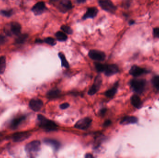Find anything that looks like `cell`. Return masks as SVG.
Listing matches in <instances>:
<instances>
[{
    "label": "cell",
    "instance_id": "1",
    "mask_svg": "<svg viewBox=\"0 0 159 158\" xmlns=\"http://www.w3.org/2000/svg\"><path fill=\"white\" fill-rule=\"evenodd\" d=\"M37 118L39 125L43 129L47 131H53L57 130V126L54 121L50 120L42 115H38Z\"/></svg>",
    "mask_w": 159,
    "mask_h": 158
},
{
    "label": "cell",
    "instance_id": "2",
    "mask_svg": "<svg viewBox=\"0 0 159 158\" xmlns=\"http://www.w3.org/2000/svg\"><path fill=\"white\" fill-rule=\"evenodd\" d=\"M130 85L131 88L135 92L141 94L145 90L146 83L144 79H134L130 81Z\"/></svg>",
    "mask_w": 159,
    "mask_h": 158
},
{
    "label": "cell",
    "instance_id": "3",
    "mask_svg": "<svg viewBox=\"0 0 159 158\" xmlns=\"http://www.w3.org/2000/svg\"><path fill=\"white\" fill-rule=\"evenodd\" d=\"M41 149V142L39 140H34L27 144L25 147V151L27 154L30 156L37 154Z\"/></svg>",
    "mask_w": 159,
    "mask_h": 158
},
{
    "label": "cell",
    "instance_id": "4",
    "mask_svg": "<svg viewBox=\"0 0 159 158\" xmlns=\"http://www.w3.org/2000/svg\"><path fill=\"white\" fill-rule=\"evenodd\" d=\"M99 4L102 9L110 13H115L116 7L111 0H99Z\"/></svg>",
    "mask_w": 159,
    "mask_h": 158
},
{
    "label": "cell",
    "instance_id": "5",
    "mask_svg": "<svg viewBox=\"0 0 159 158\" xmlns=\"http://www.w3.org/2000/svg\"><path fill=\"white\" fill-rule=\"evenodd\" d=\"M102 82V77L100 75H98L94 79V82L93 85L88 90V95L93 96L101 88Z\"/></svg>",
    "mask_w": 159,
    "mask_h": 158
},
{
    "label": "cell",
    "instance_id": "6",
    "mask_svg": "<svg viewBox=\"0 0 159 158\" xmlns=\"http://www.w3.org/2000/svg\"><path fill=\"white\" fill-rule=\"evenodd\" d=\"M92 122V121L90 118H84L78 121L75 124V127L77 129L85 130L90 127L91 125Z\"/></svg>",
    "mask_w": 159,
    "mask_h": 158
},
{
    "label": "cell",
    "instance_id": "7",
    "mask_svg": "<svg viewBox=\"0 0 159 158\" xmlns=\"http://www.w3.org/2000/svg\"><path fill=\"white\" fill-rule=\"evenodd\" d=\"M88 56L92 60L98 61H102L106 58L104 52L96 50H92L89 51Z\"/></svg>",
    "mask_w": 159,
    "mask_h": 158
},
{
    "label": "cell",
    "instance_id": "8",
    "mask_svg": "<svg viewBox=\"0 0 159 158\" xmlns=\"http://www.w3.org/2000/svg\"><path fill=\"white\" fill-rule=\"evenodd\" d=\"M119 68L117 65L114 64L105 65L103 72L107 76H111L118 72Z\"/></svg>",
    "mask_w": 159,
    "mask_h": 158
},
{
    "label": "cell",
    "instance_id": "9",
    "mask_svg": "<svg viewBox=\"0 0 159 158\" xmlns=\"http://www.w3.org/2000/svg\"><path fill=\"white\" fill-rule=\"evenodd\" d=\"M44 105V103L39 99H33L29 102V107L34 111H39L41 110Z\"/></svg>",
    "mask_w": 159,
    "mask_h": 158
},
{
    "label": "cell",
    "instance_id": "10",
    "mask_svg": "<svg viewBox=\"0 0 159 158\" xmlns=\"http://www.w3.org/2000/svg\"><path fill=\"white\" fill-rule=\"evenodd\" d=\"M30 135V134L27 132H19L13 134L12 136V139L14 142H22L23 140H25L26 139L29 138Z\"/></svg>",
    "mask_w": 159,
    "mask_h": 158
},
{
    "label": "cell",
    "instance_id": "11",
    "mask_svg": "<svg viewBox=\"0 0 159 158\" xmlns=\"http://www.w3.org/2000/svg\"><path fill=\"white\" fill-rule=\"evenodd\" d=\"M148 71L145 69L142 68L138 66H134L131 67L129 71V74L134 77H139L144 74L147 73Z\"/></svg>",
    "mask_w": 159,
    "mask_h": 158
},
{
    "label": "cell",
    "instance_id": "12",
    "mask_svg": "<svg viewBox=\"0 0 159 158\" xmlns=\"http://www.w3.org/2000/svg\"><path fill=\"white\" fill-rule=\"evenodd\" d=\"M46 10V6L45 3L43 1H40L37 3L34 6L32 9V11L36 15L42 14Z\"/></svg>",
    "mask_w": 159,
    "mask_h": 158
},
{
    "label": "cell",
    "instance_id": "13",
    "mask_svg": "<svg viewBox=\"0 0 159 158\" xmlns=\"http://www.w3.org/2000/svg\"><path fill=\"white\" fill-rule=\"evenodd\" d=\"M72 4L69 0H61L59 4L58 9L61 12H67L72 9Z\"/></svg>",
    "mask_w": 159,
    "mask_h": 158
},
{
    "label": "cell",
    "instance_id": "14",
    "mask_svg": "<svg viewBox=\"0 0 159 158\" xmlns=\"http://www.w3.org/2000/svg\"><path fill=\"white\" fill-rule=\"evenodd\" d=\"M138 121V118L133 116H126L124 117L121 120L120 123L123 125L129 124H134Z\"/></svg>",
    "mask_w": 159,
    "mask_h": 158
},
{
    "label": "cell",
    "instance_id": "15",
    "mask_svg": "<svg viewBox=\"0 0 159 158\" xmlns=\"http://www.w3.org/2000/svg\"><path fill=\"white\" fill-rule=\"evenodd\" d=\"M98 9L96 8H89L88 9L85 14L83 17V20L88 19V18H93L96 16L98 13Z\"/></svg>",
    "mask_w": 159,
    "mask_h": 158
},
{
    "label": "cell",
    "instance_id": "16",
    "mask_svg": "<svg viewBox=\"0 0 159 158\" xmlns=\"http://www.w3.org/2000/svg\"><path fill=\"white\" fill-rule=\"evenodd\" d=\"M131 102L133 106L137 109H140L143 106V102L138 95H134L131 96Z\"/></svg>",
    "mask_w": 159,
    "mask_h": 158
},
{
    "label": "cell",
    "instance_id": "17",
    "mask_svg": "<svg viewBox=\"0 0 159 158\" xmlns=\"http://www.w3.org/2000/svg\"><path fill=\"white\" fill-rule=\"evenodd\" d=\"M45 144L51 146L53 148V149L57 150L60 148L61 144L60 142L55 140L51 139H46L44 140Z\"/></svg>",
    "mask_w": 159,
    "mask_h": 158
},
{
    "label": "cell",
    "instance_id": "18",
    "mask_svg": "<svg viewBox=\"0 0 159 158\" xmlns=\"http://www.w3.org/2000/svg\"><path fill=\"white\" fill-rule=\"evenodd\" d=\"M11 31L15 35H19L21 31V26L20 24L17 22H12L11 24Z\"/></svg>",
    "mask_w": 159,
    "mask_h": 158
},
{
    "label": "cell",
    "instance_id": "19",
    "mask_svg": "<svg viewBox=\"0 0 159 158\" xmlns=\"http://www.w3.org/2000/svg\"><path fill=\"white\" fill-rule=\"evenodd\" d=\"M118 82L116 83L112 88L110 89V90H108L106 91L105 93V95L106 96H107V97H108V98H113L115 95L116 92H117V89H118Z\"/></svg>",
    "mask_w": 159,
    "mask_h": 158
},
{
    "label": "cell",
    "instance_id": "20",
    "mask_svg": "<svg viewBox=\"0 0 159 158\" xmlns=\"http://www.w3.org/2000/svg\"><path fill=\"white\" fill-rule=\"evenodd\" d=\"M25 119V116H21L20 117L14 119L10 124L11 128L13 129H16Z\"/></svg>",
    "mask_w": 159,
    "mask_h": 158
},
{
    "label": "cell",
    "instance_id": "21",
    "mask_svg": "<svg viewBox=\"0 0 159 158\" xmlns=\"http://www.w3.org/2000/svg\"><path fill=\"white\" fill-rule=\"evenodd\" d=\"M61 91L57 89H53L48 91L47 94V96L49 99L56 98L60 95Z\"/></svg>",
    "mask_w": 159,
    "mask_h": 158
},
{
    "label": "cell",
    "instance_id": "22",
    "mask_svg": "<svg viewBox=\"0 0 159 158\" xmlns=\"http://www.w3.org/2000/svg\"><path fill=\"white\" fill-rule=\"evenodd\" d=\"M6 67V61L4 56L0 57V74L4 73Z\"/></svg>",
    "mask_w": 159,
    "mask_h": 158
},
{
    "label": "cell",
    "instance_id": "23",
    "mask_svg": "<svg viewBox=\"0 0 159 158\" xmlns=\"http://www.w3.org/2000/svg\"><path fill=\"white\" fill-rule=\"evenodd\" d=\"M59 57L60 58V60H61V66L63 67H65L66 68H69V63L68 61L67 60L66 58L63 53L60 52L58 54Z\"/></svg>",
    "mask_w": 159,
    "mask_h": 158
},
{
    "label": "cell",
    "instance_id": "24",
    "mask_svg": "<svg viewBox=\"0 0 159 158\" xmlns=\"http://www.w3.org/2000/svg\"><path fill=\"white\" fill-rule=\"evenodd\" d=\"M55 36L58 41H65L68 39L66 34L61 31L57 32L55 34Z\"/></svg>",
    "mask_w": 159,
    "mask_h": 158
},
{
    "label": "cell",
    "instance_id": "25",
    "mask_svg": "<svg viewBox=\"0 0 159 158\" xmlns=\"http://www.w3.org/2000/svg\"><path fill=\"white\" fill-rule=\"evenodd\" d=\"M152 83L156 90L159 91V76L154 77L152 79Z\"/></svg>",
    "mask_w": 159,
    "mask_h": 158
},
{
    "label": "cell",
    "instance_id": "26",
    "mask_svg": "<svg viewBox=\"0 0 159 158\" xmlns=\"http://www.w3.org/2000/svg\"><path fill=\"white\" fill-rule=\"evenodd\" d=\"M18 38L16 39V42L17 44H22L25 41L26 39H27L28 37V35L27 34H22L19 35Z\"/></svg>",
    "mask_w": 159,
    "mask_h": 158
},
{
    "label": "cell",
    "instance_id": "27",
    "mask_svg": "<svg viewBox=\"0 0 159 158\" xmlns=\"http://www.w3.org/2000/svg\"><path fill=\"white\" fill-rule=\"evenodd\" d=\"M61 29L63 31L64 33L67 34H71L73 33L72 29L70 27L68 26L63 25L61 27Z\"/></svg>",
    "mask_w": 159,
    "mask_h": 158
},
{
    "label": "cell",
    "instance_id": "28",
    "mask_svg": "<svg viewBox=\"0 0 159 158\" xmlns=\"http://www.w3.org/2000/svg\"><path fill=\"white\" fill-rule=\"evenodd\" d=\"M0 13L1 15L4 16L9 17L13 14V10H11V9L8 10H2L1 11Z\"/></svg>",
    "mask_w": 159,
    "mask_h": 158
},
{
    "label": "cell",
    "instance_id": "29",
    "mask_svg": "<svg viewBox=\"0 0 159 158\" xmlns=\"http://www.w3.org/2000/svg\"><path fill=\"white\" fill-rule=\"evenodd\" d=\"M44 42L52 46H55L56 44V41L55 39L51 37H48L45 39Z\"/></svg>",
    "mask_w": 159,
    "mask_h": 158
},
{
    "label": "cell",
    "instance_id": "30",
    "mask_svg": "<svg viewBox=\"0 0 159 158\" xmlns=\"http://www.w3.org/2000/svg\"><path fill=\"white\" fill-rule=\"evenodd\" d=\"M94 65H95L96 69L98 72H103L104 68V64H102L100 63H96L94 64Z\"/></svg>",
    "mask_w": 159,
    "mask_h": 158
},
{
    "label": "cell",
    "instance_id": "31",
    "mask_svg": "<svg viewBox=\"0 0 159 158\" xmlns=\"http://www.w3.org/2000/svg\"><path fill=\"white\" fill-rule=\"evenodd\" d=\"M153 34L154 37L159 38V28H157L154 29Z\"/></svg>",
    "mask_w": 159,
    "mask_h": 158
},
{
    "label": "cell",
    "instance_id": "32",
    "mask_svg": "<svg viewBox=\"0 0 159 158\" xmlns=\"http://www.w3.org/2000/svg\"><path fill=\"white\" fill-rule=\"evenodd\" d=\"M60 108L62 109H66L69 107V104L67 102H65V103H63V104H61L60 105Z\"/></svg>",
    "mask_w": 159,
    "mask_h": 158
},
{
    "label": "cell",
    "instance_id": "33",
    "mask_svg": "<svg viewBox=\"0 0 159 158\" xmlns=\"http://www.w3.org/2000/svg\"><path fill=\"white\" fill-rule=\"evenodd\" d=\"M6 41V38L3 35H0V45L3 44L5 43Z\"/></svg>",
    "mask_w": 159,
    "mask_h": 158
},
{
    "label": "cell",
    "instance_id": "34",
    "mask_svg": "<svg viewBox=\"0 0 159 158\" xmlns=\"http://www.w3.org/2000/svg\"><path fill=\"white\" fill-rule=\"evenodd\" d=\"M111 124V121L110 120H106V121H105V123H104V124L103 125L105 127H108V126H110V124Z\"/></svg>",
    "mask_w": 159,
    "mask_h": 158
},
{
    "label": "cell",
    "instance_id": "35",
    "mask_svg": "<svg viewBox=\"0 0 159 158\" xmlns=\"http://www.w3.org/2000/svg\"><path fill=\"white\" fill-rule=\"evenodd\" d=\"M106 109H101V111H100V114H101V115H104L106 113Z\"/></svg>",
    "mask_w": 159,
    "mask_h": 158
},
{
    "label": "cell",
    "instance_id": "36",
    "mask_svg": "<svg viewBox=\"0 0 159 158\" xmlns=\"http://www.w3.org/2000/svg\"><path fill=\"white\" fill-rule=\"evenodd\" d=\"M93 157H94V156L91 154H89V153L86 154L85 156V158H93Z\"/></svg>",
    "mask_w": 159,
    "mask_h": 158
},
{
    "label": "cell",
    "instance_id": "37",
    "mask_svg": "<svg viewBox=\"0 0 159 158\" xmlns=\"http://www.w3.org/2000/svg\"><path fill=\"white\" fill-rule=\"evenodd\" d=\"M77 1L79 3H85L86 0H77Z\"/></svg>",
    "mask_w": 159,
    "mask_h": 158
},
{
    "label": "cell",
    "instance_id": "38",
    "mask_svg": "<svg viewBox=\"0 0 159 158\" xmlns=\"http://www.w3.org/2000/svg\"><path fill=\"white\" fill-rule=\"evenodd\" d=\"M36 42H37V43H42L43 42V41L42 40H41V39H37L36 40Z\"/></svg>",
    "mask_w": 159,
    "mask_h": 158
},
{
    "label": "cell",
    "instance_id": "39",
    "mask_svg": "<svg viewBox=\"0 0 159 158\" xmlns=\"http://www.w3.org/2000/svg\"><path fill=\"white\" fill-rule=\"evenodd\" d=\"M134 21H131V22H130V24H133V23H134Z\"/></svg>",
    "mask_w": 159,
    "mask_h": 158
}]
</instances>
